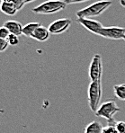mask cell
<instances>
[{
    "label": "cell",
    "instance_id": "cb8c5ba5",
    "mask_svg": "<svg viewBox=\"0 0 125 133\" xmlns=\"http://www.w3.org/2000/svg\"><path fill=\"white\" fill-rule=\"evenodd\" d=\"M7 0H2V2H6Z\"/></svg>",
    "mask_w": 125,
    "mask_h": 133
},
{
    "label": "cell",
    "instance_id": "5bb4252c",
    "mask_svg": "<svg viewBox=\"0 0 125 133\" xmlns=\"http://www.w3.org/2000/svg\"><path fill=\"white\" fill-rule=\"evenodd\" d=\"M114 92L116 98L125 102V84L116 85L114 87Z\"/></svg>",
    "mask_w": 125,
    "mask_h": 133
},
{
    "label": "cell",
    "instance_id": "3957f363",
    "mask_svg": "<svg viewBox=\"0 0 125 133\" xmlns=\"http://www.w3.org/2000/svg\"><path fill=\"white\" fill-rule=\"evenodd\" d=\"M67 4L64 0H48L38 6L34 7L32 9V13L37 15H51V14L58 13L65 9Z\"/></svg>",
    "mask_w": 125,
    "mask_h": 133
},
{
    "label": "cell",
    "instance_id": "7c38bea8",
    "mask_svg": "<svg viewBox=\"0 0 125 133\" xmlns=\"http://www.w3.org/2000/svg\"><path fill=\"white\" fill-rule=\"evenodd\" d=\"M1 11L7 15H15L18 12L16 6L13 3L10 2H2L1 4Z\"/></svg>",
    "mask_w": 125,
    "mask_h": 133
},
{
    "label": "cell",
    "instance_id": "52a82bcc",
    "mask_svg": "<svg viewBox=\"0 0 125 133\" xmlns=\"http://www.w3.org/2000/svg\"><path fill=\"white\" fill-rule=\"evenodd\" d=\"M72 23V21L68 18H61L54 21L49 25V31L50 34H61V33L67 32L68 28L70 27Z\"/></svg>",
    "mask_w": 125,
    "mask_h": 133
},
{
    "label": "cell",
    "instance_id": "9c48e42d",
    "mask_svg": "<svg viewBox=\"0 0 125 133\" xmlns=\"http://www.w3.org/2000/svg\"><path fill=\"white\" fill-rule=\"evenodd\" d=\"M3 26H5L7 30L10 32L11 34H15V35H22L23 34V26H22V23L17 22L15 20H10L7 21L4 23Z\"/></svg>",
    "mask_w": 125,
    "mask_h": 133
},
{
    "label": "cell",
    "instance_id": "603a6c76",
    "mask_svg": "<svg viewBox=\"0 0 125 133\" xmlns=\"http://www.w3.org/2000/svg\"><path fill=\"white\" fill-rule=\"evenodd\" d=\"M23 2H24V4H28V3H31V2L32 1H35V0H23Z\"/></svg>",
    "mask_w": 125,
    "mask_h": 133
},
{
    "label": "cell",
    "instance_id": "e0dca14e",
    "mask_svg": "<svg viewBox=\"0 0 125 133\" xmlns=\"http://www.w3.org/2000/svg\"><path fill=\"white\" fill-rule=\"evenodd\" d=\"M10 34H11L10 32H9V31L7 30L5 26H3V27H1V28H0V39L6 40Z\"/></svg>",
    "mask_w": 125,
    "mask_h": 133
},
{
    "label": "cell",
    "instance_id": "2e32d148",
    "mask_svg": "<svg viewBox=\"0 0 125 133\" xmlns=\"http://www.w3.org/2000/svg\"><path fill=\"white\" fill-rule=\"evenodd\" d=\"M6 40H7V42H8L9 45H11V46H16V45H18L19 42H20L19 37L15 34H10Z\"/></svg>",
    "mask_w": 125,
    "mask_h": 133
},
{
    "label": "cell",
    "instance_id": "9a60e30c",
    "mask_svg": "<svg viewBox=\"0 0 125 133\" xmlns=\"http://www.w3.org/2000/svg\"><path fill=\"white\" fill-rule=\"evenodd\" d=\"M116 122H117L116 121L108 122L106 126L103 127L102 133H118L117 132L116 128H115V124H116Z\"/></svg>",
    "mask_w": 125,
    "mask_h": 133
},
{
    "label": "cell",
    "instance_id": "ffe728a7",
    "mask_svg": "<svg viewBox=\"0 0 125 133\" xmlns=\"http://www.w3.org/2000/svg\"><path fill=\"white\" fill-rule=\"evenodd\" d=\"M9 46V43L7 42V40H4V39H1V42H0V51H5Z\"/></svg>",
    "mask_w": 125,
    "mask_h": 133
},
{
    "label": "cell",
    "instance_id": "277c9868",
    "mask_svg": "<svg viewBox=\"0 0 125 133\" xmlns=\"http://www.w3.org/2000/svg\"><path fill=\"white\" fill-rule=\"evenodd\" d=\"M120 111V108L117 105L116 102L113 99H109L107 101L101 103L99 108L95 111V116L103 118L107 120V122H111L115 121L114 116Z\"/></svg>",
    "mask_w": 125,
    "mask_h": 133
},
{
    "label": "cell",
    "instance_id": "7a4b0ae2",
    "mask_svg": "<svg viewBox=\"0 0 125 133\" xmlns=\"http://www.w3.org/2000/svg\"><path fill=\"white\" fill-rule=\"evenodd\" d=\"M87 99L91 111L95 112L100 106L102 99V80L91 82L87 91Z\"/></svg>",
    "mask_w": 125,
    "mask_h": 133
},
{
    "label": "cell",
    "instance_id": "ba28073f",
    "mask_svg": "<svg viewBox=\"0 0 125 133\" xmlns=\"http://www.w3.org/2000/svg\"><path fill=\"white\" fill-rule=\"evenodd\" d=\"M77 22L79 24H81L84 28L88 30L90 32L94 33V34H96V35H99L100 31L103 28L101 22L95 20V19H92V18H77Z\"/></svg>",
    "mask_w": 125,
    "mask_h": 133
},
{
    "label": "cell",
    "instance_id": "ac0fdd59",
    "mask_svg": "<svg viewBox=\"0 0 125 133\" xmlns=\"http://www.w3.org/2000/svg\"><path fill=\"white\" fill-rule=\"evenodd\" d=\"M115 128L118 133H125V122H117L115 124Z\"/></svg>",
    "mask_w": 125,
    "mask_h": 133
},
{
    "label": "cell",
    "instance_id": "30bf717a",
    "mask_svg": "<svg viewBox=\"0 0 125 133\" xmlns=\"http://www.w3.org/2000/svg\"><path fill=\"white\" fill-rule=\"evenodd\" d=\"M50 32L49 31V28H46V27L41 25L40 27L36 29L32 39H34L38 42H46L50 37Z\"/></svg>",
    "mask_w": 125,
    "mask_h": 133
},
{
    "label": "cell",
    "instance_id": "5b68a950",
    "mask_svg": "<svg viewBox=\"0 0 125 133\" xmlns=\"http://www.w3.org/2000/svg\"><path fill=\"white\" fill-rule=\"evenodd\" d=\"M103 74V63L102 58L99 54H95L93 56L91 60L90 66H89V77L91 82L102 80Z\"/></svg>",
    "mask_w": 125,
    "mask_h": 133
},
{
    "label": "cell",
    "instance_id": "44dd1931",
    "mask_svg": "<svg viewBox=\"0 0 125 133\" xmlns=\"http://www.w3.org/2000/svg\"><path fill=\"white\" fill-rule=\"evenodd\" d=\"M89 0H64L67 5H72V4H79V3H83V2H87Z\"/></svg>",
    "mask_w": 125,
    "mask_h": 133
},
{
    "label": "cell",
    "instance_id": "4fadbf2b",
    "mask_svg": "<svg viewBox=\"0 0 125 133\" xmlns=\"http://www.w3.org/2000/svg\"><path fill=\"white\" fill-rule=\"evenodd\" d=\"M103 127L99 122L94 121L87 125L85 129V133H102Z\"/></svg>",
    "mask_w": 125,
    "mask_h": 133
},
{
    "label": "cell",
    "instance_id": "7402d4cb",
    "mask_svg": "<svg viewBox=\"0 0 125 133\" xmlns=\"http://www.w3.org/2000/svg\"><path fill=\"white\" fill-rule=\"evenodd\" d=\"M120 4L122 6H123L125 8V0H120Z\"/></svg>",
    "mask_w": 125,
    "mask_h": 133
},
{
    "label": "cell",
    "instance_id": "8fae6325",
    "mask_svg": "<svg viewBox=\"0 0 125 133\" xmlns=\"http://www.w3.org/2000/svg\"><path fill=\"white\" fill-rule=\"evenodd\" d=\"M41 23L39 22H32V23H28L27 24H25L23 28V34L26 37L29 38H32V35H34V32L36 31V29L38 27L41 26Z\"/></svg>",
    "mask_w": 125,
    "mask_h": 133
},
{
    "label": "cell",
    "instance_id": "d4e9b609",
    "mask_svg": "<svg viewBox=\"0 0 125 133\" xmlns=\"http://www.w3.org/2000/svg\"><path fill=\"white\" fill-rule=\"evenodd\" d=\"M123 40H124V41H125V37H124V39H123Z\"/></svg>",
    "mask_w": 125,
    "mask_h": 133
},
{
    "label": "cell",
    "instance_id": "d6986e66",
    "mask_svg": "<svg viewBox=\"0 0 125 133\" xmlns=\"http://www.w3.org/2000/svg\"><path fill=\"white\" fill-rule=\"evenodd\" d=\"M6 2H10V3H13L14 5L16 6L17 10H21V9L23 7V5H25L24 2L23 1V0H7Z\"/></svg>",
    "mask_w": 125,
    "mask_h": 133
},
{
    "label": "cell",
    "instance_id": "6da1fadb",
    "mask_svg": "<svg viewBox=\"0 0 125 133\" xmlns=\"http://www.w3.org/2000/svg\"><path fill=\"white\" fill-rule=\"evenodd\" d=\"M111 0H101L77 12V18H92L100 15L112 5Z\"/></svg>",
    "mask_w": 125,
    "mask_h": 133
},
{
    "label": "cell",
    "instance_id": "8992f818",
    "mask_svg": "<svg viewBox=\"0 0 125 133\" xmlns=\"http://www.w3.org/2000/svg\"><path fill=\"white\" fill-rule=\"evenodd\" d=\"M99 36L110 40H122L125 37V28L118 26L103 27L99 32Z\"/></svg>",
    "mask_w": 125,
    "mask_h": 133
}]
</instances>
